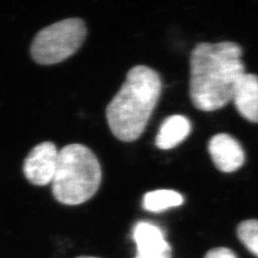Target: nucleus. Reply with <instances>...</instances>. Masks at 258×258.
I'll list each match as a JSON object with an SVG mask.
<instances>
[{
  "label": "nucleus",
  "instance_id": "9",
  "mask_svg": "<svg viewBox=\"0 0 258 258\" xmlns=\"http://www.w3.org/2000/svg\"><path fill=\"white\" fill-rule=\"evenodd\" d=\"M189 120L182 115H172L162 123L157 134L156 146L161 149H170L181 144L190 134Z\"/></svg>",
  "mask_w": 258,
  "mask_h": 258
},
{
  "label": "nucleus",
  "instance_id": "7",
  "mask_svg": "<svg viewBox=\"0 0 258 258\" xmlns=\"http://www.w3.org/2000/svg\"><path fill=\"white\" fill-rule=\"evenodd\" d=\"M209 152L215 166L225 173L239 169L245 163V151L239 142L230 134L214 135L209 143Z\"/></svg>",
  "mask_w": 258,
  "mask_h": 258
},
{
  "label": "nucleus",
  "instance_id": "4",
  "mask_svg": "<svg viewBox=\"0 0 258 258\" xmlns=\"http://www.w3.org/2000/svg\"><path fill=\"white\" fill-rule=\"evenodd\" d=\"M86 26L81 19H67L42 29L31 46L34 60L41 65L59 63L83 45Z\"/></svg>",
  "mask_w": 258,
  "mask_h": 258
},
{
  "label": "nucleus",
  "instance_id": "12",
  "mask_svg": "<svg viewBox=\"0 0 258 258\" xmlns=\"http://www.w3.org/2000/svg\"><path fill=\"white\" fill-rule=\"evenodd\" d=\"M204 258H237V256L231 249L219 247L209 250Z\"/></svg>",
  "mask_w": 258,
  "mask_h": 258
},
{
  "label": "nucleus",
  "instance_id": "2",
  "mask_svg": "<svg viewBox=\"0 0 258 258\" xmlns=\"http://www.w3.org/2000/svg\"><path fill=\"white\" fill-rule=\"evenodd\" d=\"M160 75L148 66L131 68L120 90L106 107V118L113 135L122 142L140 138L161 96Z\"/></svg>",
  "mask_w": 258,
  "mask_h": 258
},
{
  "label": "nucleus",
  "instance_id": "14",
  "mask_svg": "<svg viewBox=\"0 0 258 258\" xmlns=\"http://www.w3.org/2000/svg\"><path fill=\"white\" fill-rule=\"evenodd\" d=\"M135 258H137V257H135Z\"/></svg>",
  "mask_w": 258,
  "mask_h": 258
},
{
  "label": "nucleus",
  "instance_id": "11",
  "mask_svg": "<svg viewBox=\"0 0 258 258\" xmlns=\"http://www.w3.org/2000/svg\"><path fill=\"white\" fill-rule=\"evenodd\" d=\"M237 236L241 243L258 257V220L241 222L237 227Z\"/></svg>",
  "mask_w": 258,
  "mask_h": 258
},
{
  "label": "nucleus",
  "instance_id": "1",
  "mask_svg": "<svg viewBox=\"0 0 258 258\" xmlns=\"http://www.w3.org/2000/svg\"><path fill=\"white\" fill-rule=\"evenodd\" d=\"M245 73L242 48L236 42L197 44L190 55L189 94L194 106L206 112L223 108Z\"/></svg>",
  "mask_w": 258,
  "mask_h": 258
},
{
  "label": "nucleus",
  "instance_id": "13",
  "mask_svg": "<svg viewBox=\"0 0 258 258\" xmlns=\"http://www.w3.org/2000/svg\"><path fill=\"white\" fill-rule=\"evenodd\" d=\"M76 258H99V257H94V256H79V257Z\"/></svg>",
  "mask_w": 258,
  "mask_h": 258
},
{
  "label": "nucleus",
  "instance_id": "3",
  "mask_svg": "<svg viewBox=\"0 0 258 258\" xmlns=\"http://www.w3.org/2000/svg\"><path fill=\"white\" fill-rule=\"evenodd\" d=\"M101 182L100 163L87 147L72 144L58 151L57 166L51 183L56 201L67 206L84 203L98 191Z\"/></svg>",
  "mask_w": 258,
  "mask_h": 258
},
{
  "label": "nucleus",
  "instance_id": "6",
  "mask_svg": "<svg viewBox=\"0 0 258 258\" xmlns=\"http://www.w3.org/2000/svg\"><path fill=\"white\" fill-rule=\"evenodd\" d=\"M137 247V258H171L172 250L165 234L155 224L139 222L132 232Z\"/></svg>",
  "mask_w": 258,
  "mask_h": 258
},
{
  "label": "nucleus",
  "instance_id": "8",
  "mask_svg": "<svg viewBox=\"0 0 258 258\" xmlns=\"http://www.w3.org/2000/svg\"><path fill=\"white\" fill-rule=\"evenodd\" d=\"M231 101L240 115L250 122H258V76L242 75L233 91Z\"/></svg>",
  "mask_w": 258,
  "mask_h": 258
},
{
  "label": "nucleus",
  "instance_id": "10",
  "mask_svg": "<svg viewBox=\"0 0 258 258\" xmlns=\"http://www.w3.org/2000/svg\"><path fill=\"white\" fill-rule=\"evenodd\" d=\"M184 203L182 194L171 189H158L148 192L144 196L143 207L150 212H165Z\"/></svg>",
  "mask_w": 258,
  "mask_h": 258
},
{
  "label": "nucleus",
  "instance_id": "5",
  "mask_svg": "<svg viewBox=\"0 0 258 258\" xmlns=\"http://www.w3.org/2000/svg\"><path fill=\"white\" fill-rule=\"evenodd\" d=\"M58 151L55 144L44 142L33 148L26 157L23 172L28 181L35 185L51 184L57 166Z\"/></svg>",
  "mask_w": 258,
  "mask_h": 258
}]
</instances>
